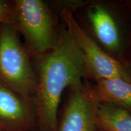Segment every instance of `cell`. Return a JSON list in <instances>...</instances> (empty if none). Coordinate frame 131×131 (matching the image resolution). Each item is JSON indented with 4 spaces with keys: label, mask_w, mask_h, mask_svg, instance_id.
Listing matches in <instances>:
<instances>
[{
    "label": "cell",
    "mask_w": 131,
    "mask_h": 131,
    "mask_svg": "<svg viewBox=\"0 0 131 131\" xmlns=\"http://www.w3.org/2000/svg\"><path fill=\"white\" fill-rule=\"evenodd\" d=\"M35 58L37 83L33 100L37 131H57L62 94L66 89L84 83L88 77L86 65L65 26L55 47Z\"/></svg>",
    "instance_id": "1"
},
{
    "label": "cell",
    "mask_w": 131,
    "mask_h": 131,
    "mask_svg": "<svg viewBox=\"0 0 131 131\" xmlns=\"http://www.w3.org/2000/svg\"><path fill=\"white\" fill-rule=\"evenodd\" d=\"M24 37L26 48L35 58L57 45L60 30L49 4L42 0H15L9 24Z\"/></svg>",
    "instance_id": "2"
},
{
    "label": "cell",
    "mask_w": 131,
    "mask_h": 131,
    "mask_svg": "<svg viewBox=\"0 0 131 131\" xmlns=\"http://www.w3.org/2000/svg\"><path fill=\"white\" fill-rule=\"evenodd\" d=\"M0 83L33 98L37 87L35 68L18 33L8 24H0Z\"/></svg>",
    "instance_id": "3"
},
{
    "label": "cell",
    "mask_w": 131,
    "mask_h": 131,
    "mask_svg": "<svg viewBox=\"0 0 131 131\" xmlns=\"http://www.w3.org/2000/svg\"><path fill=\"white\" fill-rule=\"evenodd\" d=\"M64 26L86 65L88 77L95 80L122 78L131 82V75L123 64L104 51L80 26L69 8L60 12Z\"/></svg>",
    "instance_id": "4"
},
{
    "label": "cell",
    "mask_w": 131,
    "mask_h": 131,
    "mask_svg": "<svg viewBox=\"0 0 131 131\" xmlns=\"http://www.w3.org/2000/svg\"><path fill=\"white\" fill-rule=\"evenodd\" d=\"M37 126L33 98L0 83V131H37Z\"/></svg>",
    "instance_id": "5"
},
{
    "label": "cell",
    "mask_w": 131,
    "mask_h": 131,
    "mask_svg": "<svg viewBox=\"0 0 131 131\" xmlns=\"http://www.w3.org/2000/svg\"><path fill=\"white\" fill-rule=\"evenodd\" d=\"M69 90L57 131H96L98 103L91 95L89 86L83 83Z\"/></svg>",
    "instance_id": "6"
},
{
    "label": "cell",
    "mask_w": 131,
    "mask_h": 131,
    "mask_svg": "<svg viewBox=\"0 0 131 131\" xmlns=\"http://www.w3.org/2000/svg\"><path fill=\"white\" fill-rule=\"evenodd\" d=\"M86 17L96 39L110 55H116L122 49L120 27L111 10L100 3H94L86 10Z\"/></svg>",
    "instance_id": "7"
},
{
    "label": "cell",
    "mask_w": 131,
    "mask_h": 131,
    "mask_svg": "<svg viewBox=\"0 0 131 131\" xmlns=\"http://www.w3.org/2000/svg\"><path fill=\"white\" fill-rule=\"evenodd\" d=\"M89 90L98 104L112 103L131 113V82L118 78L103 80L89 86Z\"/></svg>",
    "instance_id": "8"
},
{
    "label": "cell",
    "mask_w": 131,
    "mask_h": 131,
    "mask_svg": "<svg viewBox=\"0 0 131 131\" xmlns=\"http://www.w3.org/2000/svg\"><path fill=\"white\" fill-rule=\"evenodd\" d=\"M95 124L96 129L102 131H131V113L112 103H98Z\"/></svg>",
    "instance_id": "9"
},
{
    "label": "cell",
    "mask_w": 131,
    "mask_h": 131,
    "mask_svg": "<svg viewBox=\"0 0 131 131\" xmlns=\"http://www.w3.org/2000/svg\"><path fill=\"white\" fill-rule=\"evenodd\" d=\"M12 10V1L0 0V24H10Z\"/></svg>",
    "instance_id": "10"
},
{
    "label": "cell",
    "mask_w": 131,
    "mask_h": 131,
    "mask_svg": "<svg viewBox=\"0 0 131 131\" xmlns=\"http://www.w3.org/2000/svg\"><path fill=\"white\" fill-rule=\"evenodd\" d=\"M129 4H130V7H131V1H130V2H129Z\"/></svg>",
    "instance_id": "11"
},
{
    "label": "cell",
    "mask_w": 131,
    "mask_h": 131,
    "mask_svg": "<svg viewBox=\"0 0 131 131\" xmlns=\"http://www.w3.org/2000/svg\"><path fill=\"white\" fill-rule=\"evenodd\" d=\"M96 131H102V130H98V129H96Z\"/></svg>",
    "instance_id": "12"
},
{
    "label": "cell",
    "mask_w": 131,
    "mask_h": 131,
    "mask_svg": "<svg viewBox=\"0 0 131 131\" xmlns=\"http://www.w3.org/2000/svg\"><path fill=\"white\" fill-rule=\"evenodd\" d=\"M130 64H131V61H130Z\"/></svg>",
    "instance_id": "13"
}]
</instances>
